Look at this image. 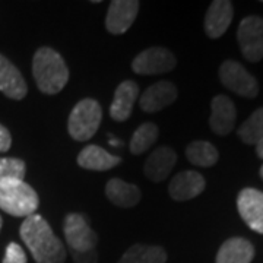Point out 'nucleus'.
I'll return each instance as SVG.
<instances>
[{"label": "nucleus", "mask_w": 263, "mask_h": 263, "mask_svg": "<svg viewBox=\"0 0 263 263\" xmlns=\"http://www.w3.org/2000/svg\"><path fill=\"white\" fill-rule=\"evenodd\" d=\"M260 177H262V179H263V165H262V167H260Z\"/></svg>", "instance_id": "30"}, {"label": "nucleus", "mask_w": 263, "mask_h": 263, "mask_svg": "<svg viewBox=\"0 0 263 263\" xmlns=\"http://www.w3.org/2000/svg\"><path fill=\"white\" fill-rule=\"evenodd\" d=\"M19 234L35 263H65V246L41 215L34 214L25 218Z\"/></svg>", "instance_id": "1"}, {"label": "nucleus", "mask_w": 263, "mask_h": 263, "mask_svg": "<svg viewBox=\"0 0 263 263\" xmlns=\"http://www.w3.org/2000/svg\"><path fill=\"white\" fill-rule=\"evenodd\" d=\"M240 139L247 145H257V142L263 139V108H257L240 129H238Z\"/></svg>", "instance_id": "24"}, {"label": "nucleus", "mask_w": 263, "mask_h": 263, "mask_svg": "<svg viewBox=\"0 0 263 263\" xmlns=\"http://www.w3.org/2000/svg\"><path fill=\"white\" fill-rule=\"evenodd\" d=\"M211 119L209 126L219 136H226L234 129L237 111L234 103L226 95H216L211 103Z\"/></svg>", "instance_id": "12"}, {"label": "nucleus", "mask_w": 263, "mask_h": 263, "mask_svg": "<svg viewBox=\"0 0 263 263\" xmlns=\"http://www.w3.org/2000/svg\"><path fill=\"white\" fill-rule=\"evenodd\" d=\"M10 145H12V136L9 130L3 124H0V152L9 151Z\"/></svg>", "instance_id": "28"}, {"label": "nucleus", "mask_w": 263, "mask_h": 263, "mask_svg": "<svg viewBox=\"0 0 263 263\" xmlns=\"http://www.w3.org/2000/svg\"><path fill=\"white\" fill-rule=\"evenodd\" d=\"M139 95V86L133 81H124L116 88L110 116L116 122H124L130 117L135 101Z\"/></svg>", "instance_id": "15"}, {"label": "nucleus", "mask_w": 263, "mask_h": 263, "mask_svg": "<svg viewBox=\"0 0 263 263\" xmlns=\"http://www.w3.org/2000/svg\"><path fill=\"white\" fill-rule=\"evenodd\" d=\"M187 160L197 167H212L218 161V151L206 141L192 142L186 149Z\"/></svg>", "instance_id": "22"}, {"label": "nucleus", "mask_w": 263, "mask_h": 263, "mask_svg": "<svg viewBox=\"0 0 263 263\" xmlns=\"http://www.w3.org/2000/svg\"><path fill=\"white\" fill-rule=\"evenodd\" d=\"M105 196L120 208H133L141 202V189L120 179H111L105 184Z\"/></svg>", "instance_id": "20"}, {"label": "nucleus", "mask_w": 263, "mask_h": 263, "mask_svg": "<svg viewBox=\"0 0 263 263\" xmlns=\"http://www.w3.org/2000/svg\"><path fill=\"white\" fill-rule=\"evenodd\" d=\"M205 190V179L197 171H181L170 181V196L174 200H190Z\"/></svg>", "instance_id": "13"}, {"label": "nucleus", "mask_w": 263, "mask_h": 263, "mask_svg": "<svg viewBox=\"0 0 263 263\" xmlns=\"http://www.w3.org/2000/svg\"><path fill=\"white\" fill-rule=\"evenodd\" d=\"M176 67V57L164 47H151L141 51L132 62L133 72L139 75H160Z\"/></svg>", "instance_id": "8"}, {"label": "nucleus", "mask_w": 263, "mask_h": 263, "mask_svg": "<svg viewBox=\"0 0 263 263\" xmlns=\"http://www.w3.org/2000/svg\"><path fill=\"white\" fill-rule=\"evenodd\" d=\"M219 79L222 85L240 97L254 98L259 92V85L243 66L234 60H227L219 67Z\"/></svg>", "instance_id": "7"}, {"label": "nucleus", "mask_w": 263, "mask_h": 263, "mask_svg": "<svg viewBox=\"0 0 263 263\" xmlns=\"http://www.w3.org/2000/svg\"><path fill=\"white\" fill-rule=\"evenodd\" d=\"M238 46L246 60L259 62L263 59V18L246 16L237 29Z\"/></svg>", "instance_id": "5"}, {"label": "nucleus", "mask_w": 263, "mask_h": 263, "mask_svg": "<svg viewBox=\"0 0 263 263\" xmlns=\"http://www.w3.org/2000/svg\"><path fill=\"white\" fill-rule=\"evenodd\" d=\"M233 21V5L228 0H215L211 3L205 16V31L208 37L219 38Z\"/></svg>", "instance_id": "17"}, {"label": "nucleus", "mask_w": 263, "mask_h": 263, "mask_svg": "<svg viewBox=\"0 0 263 263\" xmlns=\"http://www.w3.org/2000/svg\"><path fill=\"white\" fill-rule=\"evenodd\" d=\"M66 241L72 252H88L95 250L98 243V235L91 228L86 216L81 214H69L63 224Z\"/></svg>", "instance_id": "6"}, {"label": "nucleus", "mask_w": 263, "mask_h": 263, "mask_svg": "<svg viewBox=\"0 0 263 263\" xmlns=\"http://www.w3.org/2000/svg\"><path fill=\"white\" fill-rule=\"evenodd\" d=\"M254 247L246 238L234 237L227 240L216 254V263H252Z\"/></svg>", "instance_id": "19"}, {"label": "nucleus", "mask_w": 263, "mask_h": 263, "mask_svg": "<svg viewBox=\"0 0 263 263\" xmlns=\"http://www.w3.org/2000/svg\"><path fill=\"white\" fill-rule=\"evenodd\" d=\"M122 158L110 154L98 145H88L78 155V164L85 170L92 171H107L119 165Z\"/></svg>", "instance_id": "18"}, {"label": "nucleus", "mask_w": 263, "mask_h": 263, "mask_svg": "<svg viewBox=\"0 0 263 263\" xmlns=\"http://www.w3.org/2000/svg\"><path fill=\"white\" fill-rule=\"evenodd\" d=\"M237 209L249 228L263 234V193L256 189H243L237 197Z\"/></svg>", "instance_id": "9"}, {"label": "nucleus", "mask_w": 263, "mask_h": 263, "mask_svg": "<svg viewBox=\"0 0 263 263\" xmlns=\"http://www.w3.org/2000/svg\"><path fill=\"white\" fill-rule=\"evenodd\" d=\"M2 263H27V254L18 243H9Z\"/></svg>", "instance_id": "26"}, {"label": "nucleus", "mask_w": 263, "mask_h": 263, "mask_svg": "<svg viewBox=\"0 0 263 263\" xmlns=\"http://www.w3.org/2000/svg\"><path fill=\"white\" fill-rule=\"evenodd\" d=\"M0 228H2V216H0Z\"/></svg>", "instance_id": "31"}, {"label": "nucleus", "mask_w": 263, "mask_h": 263, "mask_svg": "<svg viewBox=\"0 0 263 263\" xmlns=\"http://www.w3.org/2000/svg\"><path fill=\"white\" fill-rule=\"evenodd\" d=\"M176 162H177L176 152L168 146H161L151 154L149 158L145 162L143 171L148 179L155 183H160L168 177Z\"/></svg>", "instance_id": "16"}, {"label": "nucleus", "mask_w": 263, "mask_h": 263, "mask_svg": "<svg viewBox=\"0 0 263 263\" xmlns=\"http://www.w3.org/2000/svg\"><path fill=\"white\" fill-rule=\"evenodd\" d=\"M139 2L136 0H114L110 3V8L105 18V27L110 34L120 35L130 28L132 24L138 16Z\"/></svg>", "instance_id": "10"}, {"label": "nucleus", "mask_w": 263, "mask_h": 263, "mask_svg": "<svg viewBox=\"0 0 263 263\" xmlns=\"http://www.w3.org/2000/svg\"><path fill=\"white\" fill-rule=\"evenodd\" d=\"M27 173L25 162L18 158H0V183L24 180Z\"/></svg>", "instance_id": "25"}, {"label": "nucleus", "mask_w": 263, "mask_h": 263, "mask_svg": "<svg viewBox=\"0 0 263 263\" xmlns=\"http://www.w3.org/2000/svg\"><path fill=\"white\" fill-rule=\"evenodd\" d=\"M177 100V88L168 81H160L151 85L149 88L142 94L139 105L146 113H157L162 108L168 107Z\"/></svg>", "instance_id": "11"}, {"label": "nucleus", "mask_w": 263, "mask_h": 263, "mask_svg": "<svg viewBox=\"0 0 263 263\" xmlns=\"http://www.w3.org/2000/svg\"><path fill=\"white\" fill-rule=\"evenodd\" d=\"M0 92L10 100H22L28 92L22 73L3 54H0Z\"/></svg>", "instance_id": "14"}, {"label": "nucleus", "mask_w": 263, "mask_h": 263, "mask_svg": "<svg viewBox=\"0 0 263 263\" xmlns=\"http://www.w3.org/2000/svg\"><path fill=\"white\" fill-rule=\"evenodd\" d=\"M256 154H257L259 158H262L263 160V139L257 142V145H256Z\"/></svg>", "instance_id": "29"}, {"label": "nucleus", "mask_w": 263, "mask_h": 263, "mask_svg": "<svg viewBox=\"0 0 263 263\" xmlns=\"http://www.w3.org/2000/svg\"><path fill=\"white\" fill-rule=\"evenodd\" d=\"M75 263H97L98 254L95 250H88V252H72Z\"/></svg>", "instance_id": "27"}, {"label": "nucleus", "mask_w": 263, "mask_h": 263, "mask_svg": "<svg viewBox=\"0 0 263 263\" xmlns=\"http://www.w3.org/2000/svg\"><path fill=\"white\" fill-rule=\"evenodd\" d=\"M32 75L38 89L48 95L60 92L69 81L65 59L50 47L38 48L32 59Z\"/></svg>", "instance_id": "2"}, {"label": "nucleus", "mask_w": 263, "mask_h": 263, "mask_svg": "<svg viewBox=\"0 0 263 263\" xmlns=\"http://www.w3.org/2000/svg\"><path fill=\"white\" fill-rule=\"evenodd\" d=\"M157 139H158V127L154 123H143L132 136L130 152L135 155L143 154L157 142Z\"/></svg>", "instance_id": "23"}, {"label": "nucleus", "mask_w": 263, "mask_h": 263, "mask_svg": "<svg viewBox=\"0 0 263 263\" xmlns=\"http://www.w3.org/2000/svg\"><path fill=\"white\" fill-rule=\"evenodd\" d=\"M103 119L101 105L92 98H85L73 107L69 116L67 130L69 135L78 142L91 139L100 129Z\"/></svg>", "instance_id": "4"}, {"label": "nucleus", "mask_w": 263, "mask_h": 263, "mask_svg": "<svg viewBox=\"0 0 263 263\" xmlns=\"http://www.w3.org/2000/svg\"><path fill=\"white\" fill-rule=\"evenodd\" d=\"M40 205L35 190L24 180H12L0 183V209L12 216L34 215Z\"/></svg>", "instance_id": "3"}, {"label": "nucleus", "mask_w": 263, "mask_h": 263, "mask_svg": "<svg viewBox=\"0 0 263 263\" xmlns=\"http://www.w3.org/2000/svg\"><path fill=\"white\" fill-rule=\"evenodd\" d=\"M167 252L160 246L135 245L126 250L119 263H165Z\"/></svg>", "instance_id": "21"}]
</instances>
